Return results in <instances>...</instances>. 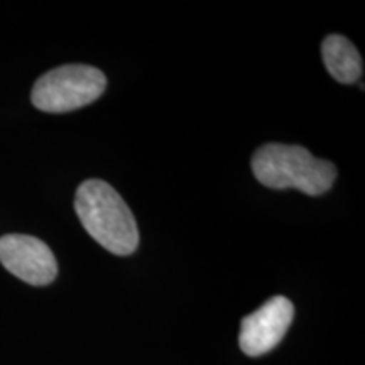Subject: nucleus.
Wrapping results in <instances>:
<instances>
[{
	"label": "nucleus",
	"instance_id": "obj_1",
	"mask_svg": "<svg viewBox=\"0 0 365 365\" xmlns=\"http://www.w3.org/2000/svg\"><path fill=\"white\" fill-rule=\"evenodd\" d=\"M81 225L95 240L115 255H129L139 245V228L130 208L108 182L86 180L75 195Z\"/></svg>",
	"mask_w": 365,
	"mask_h": 365
},
{
	"label": "nucleus",
	"instance_id": "obj_2",
	"mask_svg": "<svg viewBox=\"0 0 365 365\" xmlns=\"http://www.w3.org/2000/svg\"><path fill=\"white\" fill-rule=\"evenodd\" d=\"M252 171L267 188H296L309 196L327 193L336 180L335 164L314 158L301 145L289 144L259 148L252 158Z\"/></svg>",
	"mask_w": 365,
	"mask_h": 365
},
{
	"label": "nucleus",
	"instance_id": "obj_3",
	"mask_svg": "<svg viewBox=\"0 0 365 365\" xmlns=\"http://www.w3.org/2000/svg\"><path fill=\"white\" fill-rule=\"evenodd\" d=\"M107 78L88 65H65L44 73L34 83L31 100L48 113H65L93 103L102 97Z\"/></svg>",
	"mask_w": 365,
	"mask_h": 365
},
{
	"label": "nucleus",
	"instance_id": "obj_4",
	"mask_svg": "<svg viewBox=\"0 0 365 365\" xmlns=\"http://www.w3.org/2000/svg\"><path fill=\"white\" fill-rule=\"evenodd\" d=\"M0 262L9 272L33 286L51 284L58 276V262L51 249L33 235L0 237Z\"/></svg>",
	"mask_w": 365,
	"mask_h": 365
},
{
	"label": "nucleus",
	"instance_id": "obj_5",
	"mask_svg": "<svg viewBox=\"0 0 365 365\" xmlns=\"http://www.w3.org/2000/svg\"><path fill=\"white\" fill-rule=\"evenodd\" d=\"M294 317V307L284 296H274L257 312L242 319L239 344L249 357H261L282 340Z\"/></svg>",
	"mask_w": 365,
	"mask_h": 365
},
{
	"label": "nucleus",
	"instance_id": "obj_6",
	"mask_svg": "<svg viewBox=\"0 0 365 365\" xmlns=\"http://www.w3.org/2000/svg\"><path fill=\"white\" fill-rule=\"evenodd\" d=\"M323 63L336 81L352 85L362 75V58L359 49L340 34H330L322 46Z\"/></svg>",
	"mask_w": 365,
	"mask_h": 365
}]
</instances>
